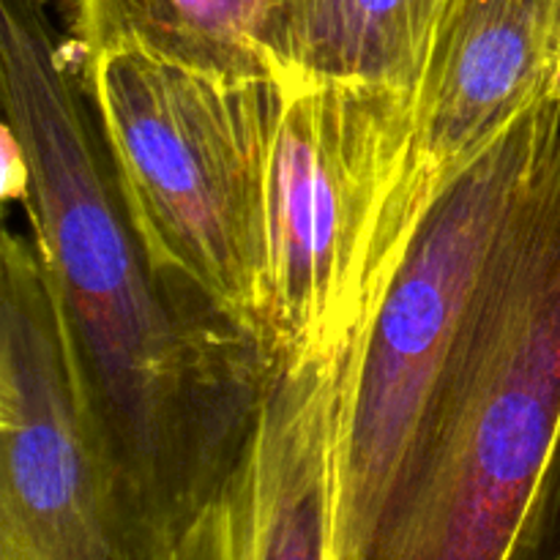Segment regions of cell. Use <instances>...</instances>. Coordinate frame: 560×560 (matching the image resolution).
<instances>
[{
  "mask_svg": "<svg viewBox=\"0 0 560 560\" xmlns=\"http://www.w3.org/2000/svg\"><path fill=\"white\" fill-rule=\"evenodd\" d=\"M0 102L115 558L167 560L238 465L277 359L145 255L42 0H0Z\"/></svg>",
  "mask_w": 560,
  "mask_h": 560,
  "instance_id": "1",
  "label": "cell"
},
{
  "mask_svg": "<svg viewBox=\"0 0 560 560\" xmlns=\"http://www.w3.org/2000/svg\"><path fill=\"white\" fill-rule=\"evenodd\" d=\"M560 441V126L361 560H509Z\"/></svg>",
  "mask_w": 560,
  "mask_h": 560,
  "instance_id": "2",
  "label": "cell"
},
{
  "mask_svg": "<svg viewBox=\"0 0 560 560\" xmlns=\"http://www.w3.org/2000/svg\"><path fill=\"white\" fill-rule=\"evenodd\" d=\"M558 126L547 98L465 164L366 299L339 377L334 560L364 556Z\"/></svg>",
  "mask_w": 560,
  "mask_h": 560,
  "instance_id": "3",
  "label": "cell"
},
{
  "mask_svg": "<svg viewBox=\"0 0 560 560\" xmlns=\"http://www.w3.org/2000/svg\"><path fill=\"white\" fill-rule=\"evenodd\" d=\"M82 71L145 255L260 337L262 202L279 85L222 80L131 47L91 55Z\"/></svg>",
  "mask_w": 560,
  "mask_h": 560,
  "instance_id": "4",
  "label": "cell"
},
{
  "mask_svg": "<svg viewBox=\"0 0 560 560\" xmlns=\"http://www.w3.org/2000/svg\"><path fill=\"white\" fill-rule=\"evenodd\" d=\"M413 140V96L299 74L279 85L262 202L260 337L273 359L345 337Z\"/></svg>",
  "mask_w": 560,
  "mask_h": 560,
  "instance_id": "5",
  "label": "cell"
},
{
  "mask_svg": "<svg viewBox=\"0 0 560 560\" xmlns=\"http://www.w3.org/2000/svg\"><path fill=\"white\" fill-rule=\"evenodd\" d=\"M0 560H118L52 279L14 230L0 238Z\"/></svg>",
  "mask_w": 560,
  "mask_h": 560,
  "instance_id": "6",
  "label": "cell"
},
{
  "mask_svg": "<svg viewBox=\"0 0 560 560\" xmlns=\"http://www.w3.org/2000/svg\"><path fill=\"white\" fill-rule=\"evenodd\" d=\"M560 0H452L413 98V140L377 224L364 290L392 277L443 186L520 115L552 98Z\"/></svg>",
  "mask_w": 560,
  "mask_h": 560,
  "instance_id": "7",
  "label": "cell"
},
{
  "mask_svg": "<svg viewBox=\"0 0 560 560\" xmlns=\"http://www.w3.org/2000/svg\"><path fill=\"white\" fill-rule=\"evenodd\" d=\"M353 331L277 359L238 465L167 560H334L337 399Z\"/></svg>",
  "mask_w": 560,
  "mask_h": 560,
  "instance_id": "8",
  "label": "cell"
},
{
  "mask_svg": "<svg viewBox=\"0 0 560 560\" xmlns=\"http://www.w3.org/2000/svg\"><path fill=\"white\" fill-rule=\"evenodd\" d=\"M299 0H71L80 60L131 47L235 82L295 77Z\"/></svg>",
  "mask_w": 560,
  "mask_h": 560,
  "instance_id": "9",
  "label": "cell"
},
{
  "mask_svg": "<svg viewBox=\"0 0 560 560\" xmlns=\"http://www.w3.org/2000/svg\"><path fill=\"white\" fill-rule=\"evenodd\" d=\"M452 0H299L295 77L370 82L416 98Z\"/></svg>",
  "mask_w": 560,
  "mask_h": 560,
  "instance_id": "10",
  "label": "cell"
},
{
  "mask_svg": "<svg viewBox=\"0 0 560 560\" xmlns=\"http://www.w3.org/2000/svg\"><path fill=\"white\" fill-rule=\"evenodd\" d=\"M509 560H560V441Z\"/></svg>",
  "mask_w": 560,
  "mask_h": 560,
  "instance_id": "11",
  "label": "cell"
},
{
  "mask_svg": "<svg viewBox=\"0 0 560 560\" xmlns=\"http://www.w3.org/2000/svg\"><path fill=\"white\" fill-rule=\"evenodd\" d=\"M552 102L560 107V52H558V71H556V85H552Z\"/></svg>",
  "mask_w": 560,
  "mask_h": 560,
  "instance_id": "12",
  "label": "cell"
}]
</instances>
